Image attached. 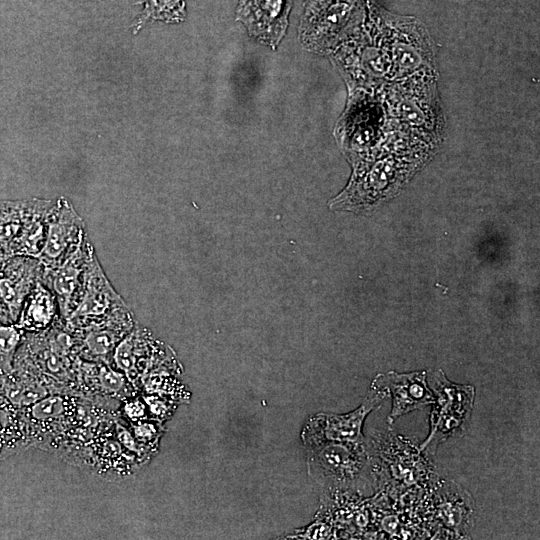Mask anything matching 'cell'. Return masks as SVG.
Wrapping results in <instances>:
<instances>
[{"mask_svg":"<svg viewBox=\"0 0 540 540\" xmlns=\"http://www.w3.org/2000/svg\"><path fill=\"white\" fill-rule=\"evenodd\" d=\"M365 10L389 53L391 81L436 75L432 40L418 18L390 12L373 0L365 1Z\"/></svg>","mask_w":540,"mask_h":540,"instance_id":"cell-1","label":"cell"},{"mask_svg":"<svg viewBox=\"0 0 540 540\" xmlns=\"http://www.w3.org/2000/svg\"><path fill=\"white\" fill-rule=\"evenodd\" d=\"M379 94L390 126L430 142L440 139L443 117L436 75L390 81Z\"/></svg>","mask_w":540,"mask_h":540,"instance_id":"cell-2","label":"cell"},{"mask_svg":"<svg viewBox=\"0 0 540 540\" xmlns=\"http://www.w3.org/2000/svg\"><path fill=\"white\" fill-rule=\"evenodd\" d=\"M364 19V0H305L299 39L311 52H334Z\"/></svg>","mask_w":540,"mask_h":540,"instance_id":"cell-3","label":"cell"},{"mask_svg":"<svg viewBox=\"0 0 540 540\" xmlns=\"http://www.w3.org/2000/svg\"><path fill=\"white\" fill-rule=\"evenodd\" d=\"M335 58L354 90L380 92L392 80L389 53L366 10L363 23L341 43Z\"/></svg>","mask_w":540,"mask_h":540,"instance_id":"cell-4","label":"cell"},{"mask_svg":"<svg viewBox=\"0 0 540 540\" xmlns=\"http://www.w3.org/2000/svg\"><path fill=\"white\" fill-rule=\"evenodd\" d=\"M434 390V409L431 413V428L421 450L436 447L447 438L463 432L469 422L474 401V387L458 385L446 379L441 370L427 376Z\"/></svg>","mask_w":540,"mask_h":540,"instance_id":"cell-5","label":"cell"},{"mask_svg":"<svg viewBox=\"0 0 540 540\" xmlns=\"http://www.w3.org/2000/svg\"><path fill=\"white\" fill-rule=\"evenodd\" d=\"M127 315L125 302L113 289L93 252L84 271L80 300L68 316V322L74 325L91 322L89 327L97 326L98 321L125 325Z\"/></svg>","mask_w":540,"mask_h":540,"instance_id":"cell-6","label":"cell"},{"mask_svg":"<svg viewBox=\"0 0 540 540\" xmlns=\"http://www.w3.org/2000/svg\"><path fill=\"white\" fill-rule=\"evenodd\" d=\"M88 241L84 222L72 205L61 198L51 203L46 216V231L43 248L38 256L43 268L56 267Z\"/></svg>","mask_w":540,"mask_h":540,"instance_id":"cell-7","label":"cell"},{"mask_svg":"<svg viewBox=\"0 0 540 540\" xmlns=\"http://www.w3.org/2000/svg\"><path fill=\"white\" fill-rule=\"evenodd\" d=\"M388 392L372 388L364 402L356 410L344 414H318L309 419L304 431L303 439L306 444L319 442H339L359 444L363 440L361 433L366 415L376 406H379Z\"/></svg>","mask_w":540,"mask_h":540,"instance_id":"cell-8","label":"cell"},{"mask_svg":"<svg viewBox=\"0 0 540 540\" xmlns=\"http://www.w3.org/2000/svg\"><path fill=\"white\" fill-rule=\"evenodd\" d=\"M293 0H239L236 20L249 35L276 49L289 24Z\"/></svg>","mask_w":540,"mask_h":540,"instance_id":"cell-9","label":"cell"},{"mask_svg":"<svg viewBox=\"0 0 540 540\" xmlns=\"http://www.w3.org/2000/svg\"><path fill=\"white\" fill-rule=\"evenodd\" d=\"M93 252L92 245L87 241L78 252L62 264L53 268L42 267L40 279L55 295L58 307L66 318L80 300L84 271Z\"/></svg>","mask_w":540,"mask_h":540,"instance_id":"cell-10","label":"cell"},{"mask_svg":"<svg viewBox=\"0 0 540 540\" xmlns=\"http://www.w3.org/2000/svg\"><path fill=\"white\" fill-rule=\"evenodd\" d=\"M371 387L392 394V409L388 416L390 424L399 417L434 402L424 371L404 374L390 371L379 374Z\"/></svg>","mask_w":540,"mask_h":540,"instance_id":"cell-11","label":"cell"},{"mask_svg":"<svg viewBox=\"0 0 540 540\" xmlns=\"http://www.w3.org/2000/svg\"><path fill=\"white\" fill-rule=\"evenodd\" d=\"M38 258L15 255L0 269V301L10 317L17 320L24 301L41 276Z\"/></svg>","mask_w":540,"mask_h":540,"instance_id":"cell-12","label":"cell"},{"mask_svg":"<svg viewBox=\"0 0 540 540\" xmlns=\"http://www.w3.org/2000/svg\"><path fill=\"white\" fill-rule=\"evenodd\" d=\"M406 174L407 169L392 157L377 161L365 168L359 165L348 187L337 198V202H349L353 205L363 201L365 197L381 194L383 189L385 191L389 187L400 184Z\"/></svg>","mask_w":540,"mask_h":540,"instance_id":"cell-13","label":"cell"},{"mask_svg":"<svg viewBox=\"0 0 540 540\" xmlns=\"http://www.w3.org/2000/svg\"><path fill=\"white\" fill-rule=\"evenodd\" d=\"M309 467L311 471H322L324 476L338 481L351 478L358 468L357 455L347 443L319 442L309 444Z\"/></svg>","mask_w":540,"mask_h":540,"instance_id":"cell-14","label":"cell"},{"mask_svg":"<svg viewBox=\"0 0 540 540\" xmlns=\"http://www.w3.org/2000/svg\"><path fill=\"white\" fill-rule=\"evenodd\" d=\"M57 307L55 295L39 278L24 301L16 325L21 330H42L51 324Z\"/></svg>","mask_w":540,"mask_h":540,"instance_id":"cell-15","label":"cell"},{"mask_svg":"<svg viewBox=\"0 0 540 540\" xmlns=\"http://www.w3.org/2000/svg\"><path fill=\"white\" fill-rule=\"evenodd\" d=\"M24 432L23 416L11 401L0 396V460L21 446Z\"/></svg>","mask_w":540,"mask_h":540,"instance_id":"cell-16","label":"cell"},{"mask_svg":"<svg viewBox=\"0 0 540 540\" xmlns=\"http://www.w3.org/2000/svg\"><path fill=\"white\" fill-rule=\"evenodd\" d=\"M135 4H142L143 10L133 24V31L137 33L150 21H163L166 23H179L186 17L185 0H133Z\"/></svg>","mask_w":540,"mask_h":540,"instance_id":"cell-17","label":"cell"},{"mask_svg":"<svg viewBox=\"0 0 540 540\" xmlns=\"http://www.w3.org/2000/svg\"><path fill=\"white\" fill-rule=\"evenodd\" d=\"M26 206L27 201H0V248L6 254L21 230Z\"/></svg>","mask_w":540,"mask_h":540,"instance_id":"cell-18","label":"cell"},{"mask_svg":"<svg viewBox=\"0 0 540 540\" xmlns=\"http://www.w3.org/2000/svg\"><path fill=\"white\" fill-rule=\"evenodd\" d=\"M91 329L83 339L88 352L93 356H105L116 347L117 337L113 330L100 327Z\"/></svg>","mask_w":540,"mask_h":540,"instance_id":"cell-19","label":"cell"},{"mask_svg":"<svg viewBox=\"0 0 540 540\" xmlns=\"http://www.w3.org/2000/svg\"><path fill=\"white\" fill-rule=\"evenodd\" d=\"M66 408V401L60 396L42 398L33 403L29 409L32 419L43 421L59 417Z\"/></svg>","mask_w":540,"mask_h":540,"instance_id":"cell-20","label":"cell"},{"mask_svg":"<svg viewBox=\"0 0 540 540\" xmlns=\"http://www.w3.org/2000/svg\"><path fill=\"white\" fill-rule=\"evenodd\" d=\"M21 329L17 325H0V355H11L19 345Z\"/></svg>","mask_w":540,"mask_h":540,"instance_id":"cell-21","label":"cell"},{"mask_svg":"<svg viewBox=\"0 0 540 540\" xmlns=\"http://www.w3.org/2000/svg\"><path fill=\"white\" fill-rule=\"evenodd\" d=\"M102 386L109 391H117L122 387L123 377L121 374L103 367L100 372Z\"/></svg>","mask_w":540,"mask_h":540,"instance_id":"cell-22","label":"cell"},{"mask_svg":"<svg viewBox=\"0 0 540 540\" xmlns=\"http://www.w3.org/2000/svg\"><path fill=\"white\" fill-rule=\"evenodd\" d=\"M300 533L295 537L297 538H311V539H322L328 538L330 535V528L323 523H313L309 527L300 530Z\"/></svg>","mask_w":540,"mask_h":540,"instance_id":"cell-23","label":"cell"},{"mask_svg":"<svg viewBox=\"0 0 540 540\" xmlns=\"http://www.w3.org/2000/svg\"><path fill=\"white\" fill-rule=\"evenodd\" d=\"M126 412L130 417L137 418L144 414V406L140 402H131L126 406Z\"/></svg>","mask_w":540,"mask_h":540,"instance_id":"cell-24","label":"cell"},{"mask_svg":"<svg viewBox=\"0 0 540 540\" xmlns=\"http://www.w3.org/2000/svg\"><path fill=\"white\" fill-rule=\"evenodd\" d=\"M154 434V430L150 425H141L136 429V435L141 439H151Z\"/></svg>","mask_w":540,"mask_h":540,"instance_id":"cell-25","label":"cell"},{"mask_svg":"<svg viewBox=\"0 0 540 540\" xmlns=\"http://www.w3.org/2000/svg\"><path fill=\"white\" fill-rule=\"evenodd\" d=\"M80 1H94V2H102V1H113V0H80Z\"/></svg>","mask_w":540,"mask_h":540,"instance_id":"cell-26","label":"cell"}]
</instances>
